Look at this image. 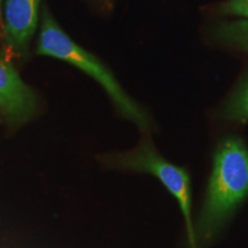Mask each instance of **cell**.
Returning <instances> with one entry per match:
<instances>
[{
    "mask_svg": "<svg viewBox=\"0 0 248 248\" xmlns=\"http://www.w3.org/2000/svg\"><path fill=\"white\" fill-rule=\"evenodd\" d=\"M0 2H1V0H0ZM0 17H1V13H0Z\"/></svg>",
    "mask_w": 248,
    "mask_h": 248,
    "instance_id": "cell-9",
    "label": "cell"
},
{
    "mask_svg": "<svg viewBox=\"0 0 248 248\" xmlns=\"http://www.w3.org/2000/svg\"><path fill=\"white\" fill-rule=\"evenodd\" d=\"M37 51L39 54L60 59L84 70L105 89L123 116L142 130L150 128V120L146 114L124 92L110 71L94 55L73 42L47 13L43 17Z\"/></svg>",
    "mask_w": 248,
    "mask_h": 248,
    "instance_id": "cell-2",
    "label": "cell"
},
{
    "mask_svg": "<svg viewBox=\"0 0 248 248\" xmlns=\"http://www.w3.org/2000/svg\"><path fill=\"white\" fill-rule=\"evenodd\" d=\"M35 92L18 76L13 64L0 55V111L8 123L21 124L35 114Z\"/></svg>",
    "mask_w": 248,
    "mask_h": 248,
    "instance_id": "cell-4",
    "label": "cell"
},
{
    "mask_svg": "<svg viewBox=\"0 0 248 248\" xmlns=\"http://www.w3.org/2000/svg\"><path fill=\"white\" fill-rule=\"evenodd\" d=\"M224 115L230 121H248V78L226 104Z\"/></svg>",
    "mask_w": 248,
    "mask_h": 248,
    "instance_id": "cell-7",
    "label": "cell"
},
{
    "mask_svg": "<svg viewBox=\"0 0 248 248\" xmlns=\"http://www.w3.org/2000/svg\"><path fill=\"white\" fill-rule=\"evenodd\" d=\"M248 197V147L239 137L219 142L199 217L194 224L195 240L208 246Z\"/></svg>",
    "mask_w": 248,
    "mask_h": 248,
    "instance_id": "cell-1",
    "label": "cell"
},
{
    "mask_svg": "<svg viewBox=\"0 0 248 248\" xmlns=\"http://www.w3.org/2000/svg\"><path fill=\"white\" fill-rule=\"evenodd\" d=\"M107 164L120 169L146 172L154 176L178 202L186 226L190 248H198L192 219L191 179L185 168L167 161L151 141L144 140L135 150L107 157Z\"/></svg>",
    "mask_w": 248,
    "mask_h": 248,
    "instance_id": "cell-3",
    "label": "cell"
},
{
    "mask_svg": "<svg viewBox=\"0 0 248 248\" xmlns=\"http://www.w3.org/2000/svg\"><path fill=\"white\" fill-rule=\"evenodd\" d=\"M217 38L248 52V20L225 22L217 28Z\"/></svg>",
    "mask_w": 248,
    "mask_h": 248,
    "instance_id": "cell-6",
    "label": "cell"
},
{
    "mask_svg": "<svg viewBox=\"0 0 248 248\" xmlns=\"http://www.w3.org/2000/svg\"><path fill=\"white\" fill-rule=\"evenodd\" d=\"M39 0H6L4 36L11 52H17L29 43L37 26Z\"/></svg>",
    "mask_w": 248,
    "mask_h": 248,
    "instance_id": "cell-5",
    "label": "cell"
},
{
    "mask_svg": "<svg viewBox=\"0 0 248 248\" xmlns=\"http://www.w3.org/2000/svg\"><path fill=\"white\" fill-rule=\"evenodd\" d=\"M223 14L248 17V0H228L219 7Z\"/></svg>",
    "mask_w": 248,
    "mask_h": 248,
    "instance_id": "cell-8",
    "label": "cell"
}]
</instances>
